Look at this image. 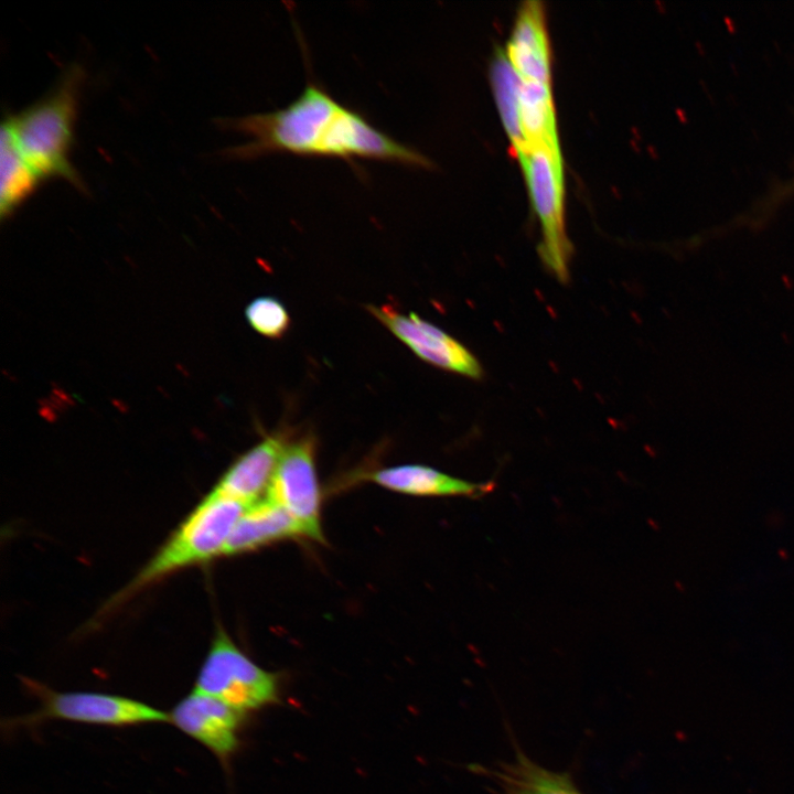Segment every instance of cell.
I'll return each mask as SVG.
<instances>
[{
  "mask_svg": "<svg viewBox=\"0 0 794 794\" xmlns=\"http://www.w3.org/2000/svg\"><path fill=\"white\" fill-rule=\"evenodd\" d=\"M228 129L249 137L225 153L250 160L270 153L356 159L431 169L432 162L417 149L376 128L363 114L336 100L315 81L288 106L275 111L219 120Z\"/></svg>",
  "mask_w": 794,
  "mask_h": 794,
  "instance_id": "6da1fadb",
  "label": "cell"
},
{
  "mask_svg": "<svg viewBox=\"0 0 794 794\" xmlns=\"http://www.w3.org/2000/svg\"><path fill=\"white\" fill-rule=\"evenodd\" d=\"M84 81V69L73 64L49 94L22 111L3 118L19 152L43 181L62 179L83 192L85 184L72 164L69 153Z\"/></svg>",
  "mask_w": 794,
  "mask_h": 794,
  "instance_id": "7a4b0ae2",
  "label": "cell"
},
{
  "mask_svg": "<svg viewBox=\"0 0 794 794\" xmlns=\"http://www.w3.org/2000/svg\"><path fill=\"white\" fill-rule=\"evenodd\" d=\"M248 507L212 490L124 591L109 601L108 608L176 570L223 556L234 527Z\"/></svg>",
  "mask_w": 794,
  "mask_h": 794,
  "instance_id": "3957f363",
  "label": "cell"
},
{
  "mask_svg": "<svg viewBox=\"0 0 794 794\" xmlns=\"http://www.w3.org/2000/svg\"><path fill=\"white\" fill-rule=\"evenodd\" d=\"M541 229L539 257L561 283L569 280L572 245L565 225V179L560 150L537 147L517 155Z\"/></svg>",
  "mask_w": 794,
  "mask_h": 794,
  "instance_id": "277c9868",
  "label": "cell"
},
{
  "mask_svg": "<svg viewBox=\"0 0 794 794\" xmlns=\"http://www.w3.org/2000/svg\"><path fill=\"white\" fill-rule=\"evenodd\" d=\"M194 689L245 715L279 699L277 674L251 661L221 626L216 627Z\"/></svg>",
  "mask_w": 794,
  "mask_h": 794,
  "instance_id": "5b68a950",
  "label": "cell"
},
{
  "mask_svg": "<svg viewBox=\"0 0 794 794\" xmlns=\"http://www.w3.org/2000/svg\"><path fill=\"white\" fill-rule=\"evenodd\" d=\"M25 686L40 699L36 711L10 719L8 726H35L47 720L129 727L169 722L168 713L142 701L103 693L56 691L26 679Z\"/></svg>",
  "mask_w": 794,
  "mask_h": 794,
  "instance_id": "8992f818",
  "label": "cell"
},
{
  "mask_svg": "<svg viewBox=\"0 0 794 794\" xmlns=\"http://www.w3.org/2000/svg\"><path fill=\"white\" fill-rule=\"evenodd\" d=\"M315 453L316 438L312 432L289 440L279 459L267 497L296 521L304 538L324 543Z\"/></svg>",
  "mask_w": 794,
  "mask_h": 794,
  "instance_id": "52a82bcc",
  "label": "cell"
},
{
  "mask_svg": "<svg viewBox=\"0 0 794 794\" xmlns=\"http://www.w3.org/2000/svg\"><path fill=\"white\" fill-rule=\"evenodd\" d=\"M366 310L421 361L464 377L483 376V368L470 350L416 312L404 313L389 303L367 304Z\"/></svg>",
  "mask_w": 794,
  "mask_h": 794,
  "instance_id": "ba28073f",
  "label": "cell"
},
{
  "mask_svg": "<svg viewBox=\"0 0 794 794\" xmlns=\"http://www.w3.org/2000/svg\"><path fill=\"white\" fill-rule=\"evenodd\" d=\"M169 722L204 745L223 763L239 747L245 713L210 695L193 690L168 712Z\"/></svg>",
  "mask_w": 794,
  "mask_h": 794,
  "instance_id": "9c48e42d",
  "label": "cell"
},
{
  "mask_svg": "<svg viewBox=\"0 0 794 794\" xmlns=\"http://www.w3.org/2000/svg\"><path fill=\"white\" fill-rule=\"evenodd\" d=\"M288 436L285 429L267 434L229 465L213 490L247 506L266 498Z\"/></svg>",
  "mask_w": 794,
  "mask_h": 794,
  "instance_id": "30bf717a",
  "label": "cell"
},
{
  "mask_svg": "<svg viewBox=\"0 0 794 794\" xmlns=\"http://www.w3.org/2000/svg\"><path fill=\"white\" fill-rule=\"evenodd\" d=\"M387 490L415 496L480 497L494 489L493 482H470L422 464L376 469L361 476Z\"/></svg>",
  "mask_w": 794,
  "mask_h": 794,
  "instance_id": "8fae6325",
  "label": "cell"
},
{
  "mask_svg": "<svg viewBox=\"0 0 794 794\" xmlns=\"http://www.w3.org/2000/svg\"><path fill=\"white\" fill-rule=\"evenodd\" d=\"M505 51L522 79L550 83V53L541 2L522 3Z\"/></svg>",
  "mask_w": 794,
  "mask_h": 794,
  "instance_id": "7c38bea8",
  "label": "cell"
},
{
  "mask_svg": "<svg viewBox=\"0 0 794 794\" xmlns=\"http://www.w3.org/2000/svg\"><path fill=\"white\" fill-rule=\"evenodd\" d=\"M301 537L303 534L296 521L266 497L244 512L228 538L223 556L244 554L275 541Z\"/></svg>",
  "mask_w": 794,
  "mask_h": 794,
  "instance_id": "4fadbf2b",
  "label": "cell"
},
{
  "mask_svg": "<svg viewBox=\"0 0 794 794\" xmlns=\"http://www.w3.org/2000/svg\"><path fill=\"white\" fill-rule=\"evenodd\" d=\"M484 773L501 788L502 794H581L572 777L565 772L550 771L529 759L521 750L512 762Z\"/></svg>",
  "mask_w": 794,
  "mask_h": 794,
  "instance_id": "5bb4252c",
  "label": "cell"
},
{
  "mask_svg": "<svg viewBox=\"0 0 794 794\" xmlns=\"http://www.w3.org/2000/svg\"><path fill=\"white\" fill-rule=\"evenodd\" d=\"M43 180L19 152L2 120L0 137V216L10 217L33 195Z\"/></svg>",
  "mask_w": 794,
  "mask_h": 794,
  "instance_id": "9a60e30c",
  "label": "cell"
},
{
  "mask_svg": "<svg viewBox=\"0 0 794 794\" xmlns=\"http://www.w3.org/2000/svg\"><path fill=\"white\" fill-rule=\"evenodd\" d=\"M519 115L527 150L537 147L560 150L550 83L522 79Z\"/></svg>",
  "mask_w": 794,
  "mask_h": 794,
  "instance_id": "2e32d148",
  "label": "cell"
},
{
  "mask_svg": "<svg viewBox=\"0 0 794 794\" xmlns=\"http://www.w3.org/2000/svg\"><path fill=\"white\" fill-rule=\"evenodd\" d=\"M491 81L503 126L513 152L517 157L527 151L519 115L522 78L512 65L505 50L498 49L495 52L491 66Z\"/></svg>",
  "mask_w": 794,
  "mask_h": 794,
  "instance_id": "e0dca14e",
  "label": "cell"
},
{
  "mask_svg": "<svg viewBox=\"0 0 794 794\" xmlns=\"http://www.w3.org/2000/svg\"><path fill=\"white\" fill-rule=\"evenodd\" d=\"M245 316L253 330L272 340L281 339L291 324V318L285 304L270 296L251 300L245 309Z\"/></svg>",
  "mask_w": 794,
  "mask_h": 794,
  "instance_id": "ac0fdd59",
  "label": "cell"
}]
</instances>
